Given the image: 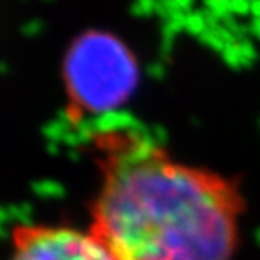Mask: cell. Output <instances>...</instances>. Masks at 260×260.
Returning a JSON list of instances; mask_svg holds the SVG:
<instances>
[{
    "label": "cell",
    "instance_id": "6da1fadb",
    "mask_svg": "<svg viewBox=\"0 0 260 260\" xmlns=\"http://www.w3.org/2000/svg\"><path fill=\"white\" fill-rule=\"evenodd\" d=\"M102 188L90 232L117 260H233L245 206L237 179L178 162L132 123L93 134Z\"/></svg>",
    "mask_w": 260,
    "mask_h": 260
},
{
    "label": "cell",
    "instance_id": "3957f363",
    "mask_svg": "<svg viewBox=\"0 0 260 260\" xmlns=\"http://www.w3.org/2000/svg\"><path fill=\"white\" fill-rule=\"evenodd\" d=\"M10 260H117L91 232L66 226L19 225Z\"/></svg>",
    "mask_w": 260,
    "mask_h": 260
},
{
    "label": "cell",
    "instance_id": "7a4b0ae2",
    "mask_svg": "<svg viewBox=\"0 0 260 260\" xmlns=\"http://www.w3.org/2000/svg\"><path fill=\"white\" fill-rule=\"evenodd\" d=\"M139 80L134 54L115 36L88 30L71 44L64 61L71 122L107 115L128 100Z\"/></svg>",
    "mask_w": 260,
    "mask_h": 260
}]
</instances>
